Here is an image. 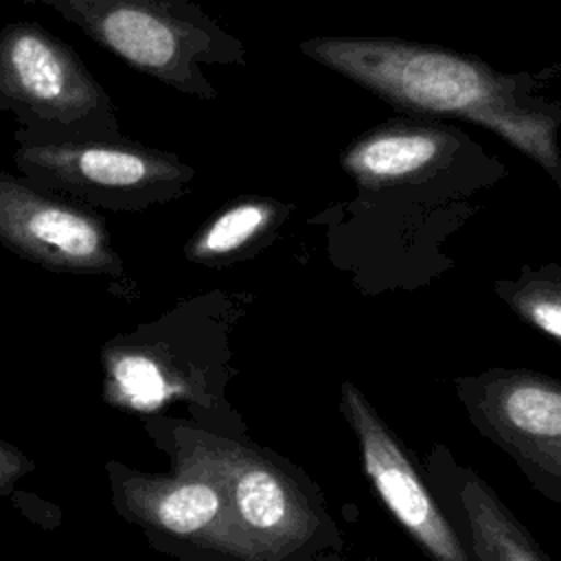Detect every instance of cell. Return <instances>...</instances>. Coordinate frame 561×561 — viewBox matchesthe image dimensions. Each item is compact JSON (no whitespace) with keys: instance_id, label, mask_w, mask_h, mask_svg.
Masks as SVG:
<instances>
[{"instance_id":"6da1fadb","label":"cell","mask_w":561,"mask_h":561,"mask_svg":"<svg viewBox=\"0 0 561 561\" xmlns=\"http://www.w3.org/2000/svg\"><path fill=\"white\" fill-rule=\"evenodd\" d=\"M300 50L401 110L458 116L495 131L561 186L559 118L524 105L513 81L478 59L388 37H313Z\"/></svg>"},{"instance_id":"7a4b0ae2","label":"cell","mask_w":561,"mask_h":561,"mask_svg":"<svg viewBox=\"0 0 561 561\" xmlns=\"http://www.w3.org/2000/svg\"><path fill=\"white\" fill-rule=\"evenodd\" d=\"M57 11L129 68L215 101L210 66H243V44L191 0H22Z\"/></svg>"},{"instance_id":"3957f363","label":"cell","mask_w":561,"mask_h":561,"mask_svg":"<svg viewBox=\"0 0 561 561\" xmlns=\"http://www.w3.org/2000/svg\"><path fill=\"white\" fill-rule=\"evenodd\" d=\"M0 112L18 145L123 138L116 105L81 57L35 22L0 31Z\"/></svg>"},{"instance_id":"277c9868","label":"cell","mask_w":561,"mask_h":561,"mask_svg":"<svg viewBox=\"0 0 561 561\" xmlns=\"http://www.w3.org/2000/svg\"><path fill=\"white\" fill-rule=\"evenodd\" d=\"M478 434L513 458L533 489L561 504V379L530 368H486L454 381Z\"/></svg>"},{"instance_id":"5b68a950","label":"cell","mask_w":561,"mask_h":561,"mask_svg":"<svg viewBox=\"0 0 561 561\" xmlns=\"http://www.w3.org/2000/svg\"><path fill=\"white\" fill-rule=\"evenodd\" d=\"M15 164L35 186L131 206L178 193L193 175L175 153L127 138L18 145Z\"/></svg>"},{"instance_id":"8992f818","label":"cell","mask_w":561,"mask_h":561,"mask_svg":"<svg viewBox=\"0 0 561 561\" xmlns=\"http://www.w3.org/2000/svg\"><path fill=\"white\" fill-rule=\"evenodd\" d=\"M342 408L359 440L366 476L416 548L430 561H476L421 465L353 383L342 388Z\"/></svg>"},{"instance_id":"52a82bcc","label":"cell","mask_w":561,"mask_h":561,"mask_svg":"<svg viewBox=\"0 0 561 561\" xmlns=\"http://www.w3.org/2000/svg\"><path fill=\"white\" fill-rule=\"evenodd\" d=\"M421 469L476 561H552L495 489L445 445H434Z\"/></svg>"},{"instance_id":"ba28073f","label":"cell","mask_w":561,"mask_h":561,"mask_svg":"<svg viewBox=\"0 0 561 561\" xmlns=\"http://www.w3.org/2000/svg\"><path fill=\"white\" fill-rule=\"evenodd\" d=\"M0 237L70 263H96L107 254L105 232L94 217L9 173H0Z\"/></svg>"},{"instance_id":"9c48e42d","label":"cell","mask_w":561,"mask_h":561,"mask_svg":"<svg viewBox=\"0 0 561 561\" xmlns=\"http://www.w3.org/2000/svg\"><path fill=\"white\" fill-rule=\"evenodd\" d=\"M434 127L390 125L357 138L342 156L344 169L366 188H381L432 169L451 147Z\"/></svg>"},{"instance_id":"30bf717a","label":"cell","mask_w":561,"mask_h":561,"mask_svg":"<svg viewBox=\"0 0 561 561\" xmlns=\"http://www.w3.org/2000/svg\"><path fill=\"white\" fill-rule=\"evenodd\" d=\"M493 291L528 327L561 342V267H524L517 278L493 280Z\"/></svg>"},{"instance_id":"8fae6325","label":"cell","mask_w":561,"mask_h":561,"mask_svg":"<svg viewBox=\"0 0 561 561\" xmlns=\"http://www.w3.org/2000/svg\"><path fill=\"white\" fill-rule=\"evenodd\" d=\"M276 217V206L263 199H243L219 213L199 234V254H228L252 241Z\"/></svg>"},{"instance_id":"7c38bea8","label":"cell","mask_w":561,"mask_h":561,"mask_svg":"<svg viewBox=\"0 0 561 561\" xmlns=\"http://www.w3.org/2000/svg\"><path fill=\"white\" fill-rule=\"evenodd\" d=\"M219 511V495L213 486L202 482H191L173 489L162 497L158 506V517L164 528L188 535L204 528Z\"/></svg>"},{"instance_id":"4fadbf2b","label":"cell","mask_w":561,"mask_h":561,"mask_svg":"<svg viewBox=\"0 0 561 561\" xmlns=\"http://www.w3.org/2000/svg\"><path fill=\"white\" fill-rule=\"evenodd\" d=\"M237 506L252 528H272L287 513V497L274 476L252 469L237 482Z\"/></svg>"},{"instance_id":"5bb4252c","label":"cell","mask_w":561,"mask_h":561,"mask_svg":"<svg viewBox=\"0 0 561 561\" xmlns=\"http://www.w3.org/2000/svg\"><path fill=\"white\" fill-rule=\"evenodd\" d=\"M118 381L138 405H153L162 397V379L151 362L125 359L118 364Z\"/></svg>"}]
</instances>
